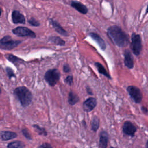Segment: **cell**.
<instances>
[{"mask_svg": "<svg viewBox=\"0 0 148 148\" xmlns=\"http://www.w3.org/2000/svg\"><path fill=\"white\" fill-rule=\"evenodd\" d=\"M107 34L112 42L119 47H124L129 42L128 36L116 25L110 27L108 29Z\"/></svg>", "mask_w": 148, "mask_h": 148, "instance_id": "6da1fadb", "label": "cell"}, {"mask_svg": "<svg viewBox=\"0 0 148 148\" xmlns=\"http://www.w3.org/2000/svg\"><path fill=\"white\" fill-rule=\"evenodd\" d=\"M14 94L24 107L28 106L32 102V95L25 87L21 86L16 88L14 91Z\"/></svg>", "mask_w": 148, "mask_h": 148, "instance_id": "7a4b0ae2", "label": "cell"}, {"mask_svg": "<svg viewBox=\"0 0 148 148\" xmlns=\"http://www.w3.org/2000/svg\"><path fill=\"white\" fill-rule=\"evenodd\" d=\"M60 77V72L57 69L48 70L45 75V79L51 86H54L58 82Z\"/></svg>", "mask_w": 148, "mask_h": 148, "instance_id": "3957f363", "label": "cell"}, {"mask_svg": "<svg viewBox=\"0 0 148 148\" xmlns=\"http://www.w3.org/2000/svg\"><path fill=\"white\" fill-rule=\"evenodd\" d=\"M21 42L20 40H14L9 36H5L0 40V48L3 50H11L17 46Z\"/></svg>", "mask_w": 148, "mask_h": 148, "instance_id": "277c9868", "label": "cell"}, {"mask_svg": "<svg viewBox=\"0 0 148 148\" xmlns=\"http://www.w3.org/2000/svg\"><path fill=\"white\" fill-rule=\"evenodd\" d=\"M131 49L133 53L135 55H139L142 50L141 38L139 35L133 34L131 36Z\"/></svg>", "mask_w": 148, "mask_h": 148, "instance_id": "5b68a950", "label": "cell"}, {"mask_svg": "<svg viewBox=\"0 0 148 148\" xmlns=\"http://www.w3.org/2000/svg\"><path fill=\"white\" fill-rule=\"evenodd\" d=\"M127 91L135 103H140L142 99V94L139 88L134 86H130L127 88Z\"/></svg>", "mask_w": 148, "mask_h": 148, "instance_id": "8992f818", "label": "cell"}, {"mask_svg": "<svg viewBox=\"0 0 148 148\" xmlns=\"http://www.w3.org/2000/svg\"><path fill=\"white\" fill-rule=\"evenodd\" d=\"M13 33L19 36H28L35 38L36 35L31 29L25 27H18L13 29Z\"/></svg>", "mask_w": 148, "mask_h": 148, "instance_id": "52a82bcc", "label": "cell"}, {"mask_svg": "<svg viewBox=\"0 0 148 148\" xmlns=\"http://www.w3.org/2000/svg\"><path fill=\"white\" fill-rule=\"evenodd\" d=\"M123 130L124 134L131 136H134L136 131V128L134 125L128 121H127L124 123Z\"/></svg>", "mask_w": 148, "mask_h": 148, "instance_id": "ba28073f", "label": "cell"}, {"mask_svg": "<svg viewBox=\"0 0 148 148\" xmlns=\"http://www.w3.org/2000/svg\"><path fill=\"white\" fill-rule=\"evenodd\" d=\"M96 105H97L96 99L94 98H89L84 102L83 104V109L86 112H90L92 109H94Z\"/></svg>", "mask_w": 148, "mask_h": 148, "instance_id": "9c48e42d", "label": "cell"}, {"mask_svg": "<svg viewBox=\"0 0 148 148\" xmlns=\"http://www.w3.org/2000/svg\"><path fill=\"white\" fill-rule=\"evenodd\" d=\"M12 21L14 24H24L25 19L23 14L20 13L18 10H14L12 14Z\"/></svg>", "mask_w": 148, "mask_h": 148, "instance_id": "30bf717a", "label": "cell"}, {"mask_svg": "<svg viewBox=\"0 0 148 148\" xmlns=\"http://www.w3.org/2000/svg\"><path fill=\"white\" fill-rule=\"evenodd\" d=\"M71 5L72 6V7H73V8H75L76 10H77L78 12H79L82 14H86L88 12L87 8L80 2H78L76 1H73L71 2Z\"/></svg>", "mask_w": 148, "mask_h": 148, "instance_id": "8fae6325", "label": "cell"}, {"mask_svg": "<svg viewBox=\"0 0 148 148\" xmlns=\"http://www.w3.org/2000/svg\"><path fill=\"white\" fill-rule=\"evenodd\" d=\"M124 64L128 68H132L134 66V60L132 56L128 50L124 51Z\"/></svg>", "mask_w": 148, "mask_h": 148, "instance_id": "7c38bea8", "label": "cell"}, {"mask_svg": "<svg viewBox=\"0 0 148 148\" xmlns=\"http://www.w3.org/2000/svg\"><path fill=\"white\" fill-rule=\"evenodd\" d=\"M109 136L106 132L102 131L100 134L99 146L101 148H106L108 145Z\"/></svg>", "mask_w": 148, "mask_h": 148, "instance_id": "4fadbf2b", "label": "cell"}, {"mask_svg": "<svg viewBox=\"0 0 148 148\" xmlns=\"http://www.w3.org/2000/svg\"><path fill=\"white\" fill-rule=\"evenodd\" d=\"M90 36L97 43L102 50H104L106 49V45L104 40L98 34L92 32L90 34Z\"/></svg>", "mask_w": 148, "mask_h": 148, "instance_id": "5bb4252c", "label": "cell"}, {"mask_svg": "<svg viewBox=\"0 0 148 148\" xmlns=\"http://www.w3.org/2000/svg\"><path fill=\"white\" fill-rule=\"evenodd\" d=\"M1 138L3 140H9L15 138L17 136V134L12 131H2L1 132Z\"/></svg>", "mask_w": 148, "mask_h": 148, "instance_id": "9a60e30c", "label": "cell"}, {"mask_svg": "<svg viewBox=\"0 0 148 148\" xmlns=\"http://www.w3.org/2000/svg\"><path fill=\"white\" fill-rule=\"evenodd\" d=\"M50 23L53 26V27L55 29V30L59 33L61 35H64V36H67L68 35V33L67 32L61 27V26L60 25V24L57 22L55 20H50Z\"/></svg>", "mask_w": 148, "mask_h": 148, "instance_id": "2e32d148", "label": "cell"}, {"mask_svg": "<svg viewBox=\"0 0 148 148\" xmlns=\"http://www.w3.org/2000/svg\"><path fill=\"white\" fill-rule=\"evenodd\" d=\"M79 100L77 95L75 94L73 91H71L68 95V102L70 105H73L76 104Z\"/></svg>", "mask_w": 148, "mask_h": 148, "instance_id": "e0dca14e", "label": "cell"}, {"mask_svg": "<svg viewBox=\"0 0 148 148\" xmlns=\"http://www.w3.org/2000/svg\"><path fill=\"white\" fill-rule=\"evenodd\" d=\"M49 40L50 42H51L55 45H57L63 46L65 45V41L58 36H50L49 38Z\"/></svg>", "mask_w": 148, "mask_h": 148, "instance_id": "ac0fdd59", "label": "cell"}, {"mask_svg": "<svg viewBox=\"0 0 148 148\" xmlns=\"http://www.w3.org/2000/svg\"><path fill=\"white\" fill-rule=\"evenodd\" d=\"M95 65L96 66L99 73L107 77L109 79H111V77L110 76V75L107 72V71H106V69H105V68L103 67V65H102V64H101L99 62H95Z\"/></svg>", "mask_w": 148, "mask_h": 148, "instance_id": "d6986e66", "label": "cell"}, {"mask_svg": "<svg viewBox=\"0 0 148 148\" xmlns=\"http://www.w3.org/2000/svg\"><path fill=\"white\" fill-rule=\"evenodd\" d=\"M7 147L8 148H23L25 147V144L21 141H14L9 143Z\"/></svg>", "mask_w": 148, "mask_h": 148, "instance_id": "ffe728a7", "label": "cell"}, {"mask_svg": "<svg viewBox=\"0 0 148 148\" xmlns=\"http://www.w3.org/2000/svg\"><path fill=\"white\" fill-rule=\"evenodd\" d=\"M99 126V120L98 117L94 116L92 120L91 128L94 131H97Z\"/></svg>", "mask_w": 148, "mask_h": 148, "instance_id": "44dd1931", "label": "cell"}, {"mask_svg": "<svg viewBox=\"0 0 148 148\" xmlns=\"http://www.w3.org/2000/svg\"><path fill=\"white\" fill-rule=\"evenodd\" d=\"M6 58L10 62H12V63L14 64H16L17 63H18V62L21 61V60L18 57L14 56V55H12V54H7L5 56Z\"/></svg>", "mask_w": 148, "mask_h": 148, "instance_id": "7402d4cb", "label": "cell"}, {"mask_svg": "<svg viewBox=\"0 0 148 148\" xmlns=\"http://www.w3.org/2000/svg\"><path fill=\"white\" fill-rule=\"evenodd\" d=\"M33 127L35 128L36 132L39 134V135H43L46 136L47 135V132L45 131V130L43 128H41L39 125L36 124H34Z\"/></svg>", "mask_w": 148, "mask_h": 148, "instance_id": "603a6c76", "label": "cell"}, {"mask_svg": "<svg viewBox=\"0 0 148 148\" xmlns=\"http://www.w3.org/2000/svg\"><path fill=\"white\" fill-rule=\"evenodd\" d=\"M28 22L31 25H32V26L38 27V26H39V25H40V23H39L37 20H36L35 19L33 18H31L29 19L28 21Z\"/></svg>", "mask_w": 148, "mask_h": 148, "instance_id": "cb8c5ba5", "label": "cell"}, {"mask_svg": "<svg viewBox=\"0 0 148 148\" xmlns=\"http://www.w3.org/2000/svg\"><path fill=\"white\" fill-rule=\"evenodd\" d=\"M6 70L7 74H8V76L9 77V78H12V77H15V75H14L13 70L10 68L7 67Z\"/></svg>", "mask_w": 148, "mask_h": 148, "instance_id": "d4e9b609", "label": "cell"}, {"mask_svg": "<svg viewBox=\"0 0 148 148\" xmlns=\"http://www.w3.org/2000/svg\"><path fill=\"white\" fill-rule=\"evenodd\" d=\"M22 133L23 134L24 136L28 139H32L31 136L27 129H23L22 130Z\"/></svg>", "mask_w": 148, "mask_h": 148, "instance_id": "484cf974", "label": "cell"}, {"mask_svg": "<svg viewBox=\"0 0 148 148\" xmlns=\"http://www.w3.org/2000/svg\"><path fill=\"white\" fill-rule=\"evenodd\" d=\"M65 82L69 85H72L73 83V77L72 76H68L65 79Z\"/></svg>", "mask_w": 148, "mask_h": 148, "instance_id": "4316f807", "label": "cell"}, {"mask_svg": "<svg viewBox=\"0 0 148 148\" xmlns=\"http://www.w3.org/2000/svg\"><path fill=\"white\" fill-rule=\"evenodd\" d=\"M38 148H52V147L51 146V145L49 143H43L42 145H40Z\"/></svg>", "mask_w": 148, "mask_h": 148, "instance_id": "83f0119b", "label": "cell"}, {"mask_svg": "<svg viewBox=\"0 0 148 148\" xmlns=\"http://www.w3.org/2000/svg\"><path fill=\"white\" fill-rule=\"evenodd\" d=\"M63 71L65 72H69L70 71V68L67 64H65L63 66Z\"/></svg>", "mask_w": 148, "mask_h": 148, "instance_id": "f1b7e54d", "label": "cell"}, {"mask_svg": "<svg viewBox=\"0 0 148 148\" xmlns=\"http://www.w3.org/2000/svg\"><path fill=\"white\" fill-rule=\"evenodd\" d=\"M142 111H143V112L144 113H147L148 112L147 109L145 107H144V106H142Z\"/></svg>", "mask_w": 148, "mask_h": 148, "instance_id": "f546056e", "label": "cell"}, {"mask_svg": "<svg viewBox=\"0 0 148 148\" xmlns=\"http://www.w3.org/2000/svg\"><path fill=\"white\" fill-rule=\"evenodd\" d=\"M87 92H88L89 94H91V95H92V94L91 90L88 87H87Z\"/></svg>", "mask_w": 148, "mask_h": 148, "instance_id": "4dcf8cb0", "label": "cell"}, {"mask_svg": "<svg viewBox=\"0 0 148 148\" xmlns=\"http://www.w3.org/2000/svg\"><path fill=\"white\" fill-rule=\"evenodd\" d=\"M146 148H148V140L146 142Z\"/></svg>", "mask_w": 148, "mask_h": 148, "instance_id": "1f68e13d", "label": "cell"}, {"mask_svg": "<svg viewBox=\"0 0 148 148\" xmlns=\"http://www.w3.org/2000/svg\"><path fill=\"white\" fill-rule=\"evenodd\" d=\"M146 13H148V5H147V9H146Z\"/></svg>", "mask_w": 148, "mask_h": 148, "instance_id": "d6a6232c", "label": "cell"}, {"mask_svg": "<svg viewBox=\"0 0 148 148\" xmlns=\"http://www.w3.org/2000/svg\"><path fill=\"white\" fill-rule=\"evenodd\" d=\"M1 13H2V12H1V8H0V16H1Z\"/></svg>", "mask_w": 148, "mask_h": 148, "instance_id": "836d02e7", "label": "cell"}, {"mask_svg": "<svg viewBox=\"0 0 148 148\" xmlns=\"http://www.w3.org/2000/svg\"><path fill=\"white\" fill-rule=\"evenodd\" d=\"M1 93V88H0V94Z\"/></svg>", "mask_w": 148, "mask_h": 148, "instance_id": "e575fe53", "label": "cell"}, {"mask_svg": "<svg viewBox=\"0 0 148 148\" xmlns=\"http://www.w3.org/2000/svg\"><path fill=\"white\" fill-rule=\"evenodd\" d=\"M110 148H114V147H110Z\"/></svg>", "mask_w": 148, "mask_h": 148, "instance_id": "d590c367", "label": "cell"}]
</instances>
